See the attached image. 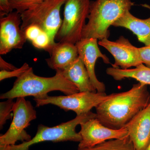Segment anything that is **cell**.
Listing matches in <instances>:
<instances>
[{
    "instance_id": "6da1fadb",
    "label": "cell",
    "mask_w": 150,
    "mask_h": 150,
    "mask_svg": "<svg viewBox=\"0 0 150 150\" xmlns=\"http://www.w3.org/2000/svg\"><path fill=\"white\" fill-rule=\"evenodd\" d=\"M148 85L139 83L128 91L109 95L96 108V118L101 124L118 130L126 127L150 102Z\"/></svg>"
},
{
    "instance_id": "7a4b0ae2",
    "label": "cell",
    "mask_w": 150,
    "mask_h": 150,
    "mask_svg": "<svg viewBox=\"0 0 150 150\" xmlns=\"http://www.w3.org/2000/svg\"><path fill=\"white\" fill-rule=\"evenodd\" d=\"M59 91L66 95L79 92L77 88L67 80L59 72L51 77H43L34 74L32 67L17 79L10 90L1 94V99H14L28 96L42 99L48 93Z\"/></svg>"
},
{
    "instance_id": "3957f363",
    "label": "cell",
    "mask_w": 150,
    "mask_h": 150,
    "mask_svg": "<svg viewBox=\"0 0 150 150\" xmlns=\"http://www.w3.org/2000/svg\"><path fill=\"white\" fill-rule=\"evenodd\" d=\"M134 5L131 0H96L91 2L88 21L83 30L82 39H108L110 25L127 11H130Z\"/></svg>"
},
{
    "instance_id": "277c9868",
    "label": "cell",
    "mask_w": 150,
    "mask_h": 150,
    "mask_svg": "<svg viewBox=\"0 0 150 150\" xmlns=\"http://www.w3.org/2000/svg\"><path fill=\"white\" fill-rule=\"evenodd\" d=\"M93 118H96V114L91 111L85 114L77 115L72 120L54 127L40 124L38 127L36 135L30 141L23 142L18 145L0 147V150H28L30 146L44 142H80L81 137L79 133L76 131L77 126Z\"/></svg>"
},
{
    "instance_id": "5b68a950",
    "label": "cell",
    "mask_w": 150,
    "mask_h": 150,
    "mask_svg": "<svg viewBox=\"0 0 150 150\" xmlns=\"http://www.w3.org/2000/svg\"><path fill=\"white\" fill-rule=\"evenodd\" d=\"M67 0H46L21 13L22 30L31 25L40 28L49 35L53 44L62 25L60 11Z\"/></svg>"
},
{
    "instance_id": "8992f818",
    "label": "cell",
    "mask_w": 150,
    "mask_h": 150,
    "mask_svg": "<svg viewBox=\"0 0 150 150\" xmlns=\"http://www.w3.org/2000/svg\"><path fill=\"white\" fill-rule=\"evenodd\" d=\"M90 0H67L62 25L55 40L76 44L82 39L86 21L89 13Z\"/></svg>"
},
{
    "instance_id": "52a82bcc",
    "label": "cell",
    "mask_w": 150,
    "mask_h": 150,
    "mask_svg": "<svg viewBox=\"0 0 150 150\" xmlns=\"http://www.w3.org/2000/svg\"><path fill=\"white\" fill-rule=\"evenodd\" d=\"M13 112V118L9 128L0 137V147L15 145L18 141L28 142L31 139V137L25 130L37 117L31 103L25 97L17 98Z\"/></svg>"
},
{
    "instance_id": "ba28073f",
    "label": "cell",
    "mask_w": 150,
    "mask_h": 150,
    "mask_svg": "<svg viewBox=\"0 0 150 150\" xmlns=\"http://www.w3.org/2000/svg\"><path fill=\"white\" fill-rule=\"evenodd\" d=\"M109 95L105 93L79 92L65 96H47L42 99H34L36 107L52 104L63 110H72L80 115L91 112L107 99Z\"/></svg>"
},
{
    "instance_id": "9c48e42d",
    "label": "cell",
    "mask_w": 150,
    "mask_h": 150,
    "mask_svg": "<svg viewBox=\"0 0 150 150\" xmlns=\"http://www.w3.org/2000/svg\"><path fill=\"white\" fill-rule=\"evenodd\" d=\"M79 132L81 140L78 149H83L94 146L107 140L122 139L129 136L127 127L115 130L103 125L97 118H92L81 123Z\"/></svg>"
},
{
    "instance_id": "30bf717a",
    "label": "cell",
    "mask_w": 150,
    "mask_h": 150,
    "mask_svg": "<svg viewBox=\"0 0 150 150\" xmlns=\"http://www.w3.org/2000/svg\"><path fill=\"white\" fill-rule=\"evenodd\" d=\"M21 13L12 11L0 19V54L5 55L14 49H21L26 39L21 28Z\"/></svg>"
},
{
    "instance_id": "8fae6325",
    "label": "cell",
    "mask_w": 150,
    "mask_h": 150,
    "mask_svg": "<svg viewBox=\"0 0 150 150\" xmlns=\"http://www.w3.org/2000/svg\"><path fill=\"white\" fill-rule=\"evenodd\" d=\"M98 44L105 48L115 59L112 67L127 69L143 64L139 48L133 46L127 38L121 36L115 41L108 39L99 40Z\"/></svg>"
},
{
    "instance_id": "7c38bea8",
    "label": "cell",
    "mask_w": 150,
    "mask_h": 150,
    "mask_svg": "<svg viewBox=\"0 0 150 150\" xmlns=\"http://www.w3.org/2000/svg\"><path fill=\"white\" fill-rule=\"evenodd\" d=\"M79 57L83 62L89 75L93 85L98 93H105V86L96 77L95 67L97 60L101 58L104 63L110 64L106 55L101 53L98 48L97 39L93 38H82L76 43Z\"/></svg>"
},
{
    "instance_id": "4fadbf2b",
    "label": "cell",
    "mask_w": 150,
    "mask_h": 150,
    "mask_svg": "<svg viewBox=\"0 0 150 150\" xmlns=\"http://www.w3.org/2000/svg\"><path fill=\"white\" fill-rule=\"evenodd\" d=\"M135 150H146L150 143V102L126 126Z\"/></svg>"
},
{
    "instance_id": "5bb4252c",
    "label": "cell",
    "mask_w": 150,
    "mask_h": 150,
    "mask_svg": "<svg viewBox=\"0 0 150 150\" xmlns=\"http://www.w3.org/2000/svg\"><path fill=\"white\" fill-rule=\"evenodd\" d=\"M48 53L50 57L46 59V63L56 71L64 69L79 56L76 45L67 42L56 43Z\"/></svg>"
},
{
    "instance_id": "9a60e30c",
    "label": "cell",
    "mask_w": 150,
    "mask_h": 150,
    "mask_svg": "<svg viewBox=\"0 0 150 150\" xmlns=\"http://www.w3.org/2000/svg\"><path fill=\"white\" fill-rule=\"evenodd\" d=\"M79 89L80 92H96L87 70L79 56L71 64L61 71H57Z\"/></svg>"
},
{
    "instance_id": "2e32d148",
    "label": "cell",
    "mask_w": 150,
    "mask_h": 150,
    "mask_svg": "<svg viewBox=\"0 0 150 150\" xmlns=\"http://www.w3.org/2000/svg\"><path fill=\"white\" fill-rule=\"evenodd\" d=\"M143 6L150 10V6L144 4ZM112 25L129 30L137 35L139 41L144 43L145 46L150 45V17L141 19L131 14L130 11H127Z\"/></svg>"
},
{
    "instance_id": "e0dca14e",
    "label": "cell",
    "mask_w": 150,
    "mask_h": 150,
    "mask_svg": "<svg viewBox=\"0 0 150 150\" xmlns=\"http://www.w3.org/2000/svg\"><path fill=\"white\" fill-rule=\"evenodd\" d=\"M106 72L116 81H121L126 78H132L142 84L150 85V68L143 64L134 69H127L110 67L106 69Z\"/></svg>"
},
{
    "instance_id": "ac0fdd59",
    "label": "cell",
    "mask_w": 150,
    "mask_h": 150,
    "mask_svg": "<svg viewBox=\"0 0 150 150\" xmlns=\"http://www.w3.org/2000/svg\"><path fill=\"white\" fill-rule=\"evenodd\" d=\"M23 31L27 40L38 49H43L48 53L54 45L48 34L37 25H30Z\"/></svg>"
},
{
    "instance_id": "d6986e66",
    "label": "cell",
    "mask_w": 150,
    "mask_h": 150,
    "mask_svg": "<svg viewBox=\"0 0 150 150\" xmlns=\"http://www.w3.org/2000/svg\"><path fill=\"white\" fill-rule=\"evenodd\" d=\"M78 150H135L129 136L122 139L108 140L92 147Z\"/></svg>"
},
{
    "instance_id": "ffe728a7",
    "label": "cell",
    "mask_w": 150,
    "mask_h": 150,
    "mask_svg": "<svg viewBox=\"0 0 150 150\" xmlns=\"http://www.w3.org/2000/svg\"><path fill=\"white\" fill-rule=\"evenodd\" d=\"M15 102L13 99H7V100L0 103V128L2 129L3 126L8 119L11 118V112Z\"/></svg>"
},
{
    "instance_id": "44dd1931",
    "label": "cell",
    "mask_w": 150,
    "mask_h": 150,
    "mask_svg": "<svg viewBox=\"0 0 150 150\" xmlns=\"http://www.w3.org/2000/svg\"><path fill=\"white\" fill-rule=\"evenodd\" d=\"M46 0H9L12 9L15 10L19 13L43 2Z\"/></svg>"
},
{
    "instance_id": "7402d4cb",
    "label": "cell",
    "mask_w": 150,
    "mask_h": 150,
    "mask_svg": "<svg viewBox=\"0 0 150 150\" xmlns=\"http://www.w3.org/2000/svg\"><path fill=\"white\" fill-rule=\"evenodd\" d=\"M30 67L26 63H24L20 68H17L12 71H7L1 70L0 71V81L4 80L13 77L18 78L23 74Z\"/></svg>"
},
{
    "instance_id": "603a6c76",
    "label": "cell",
    "mask_w": 150,
    "mask_h": 150,
    "mask_svg": "<svg viewBox=\"0 0 150 150\" xmlns=\"http://www.w3.org/2000/svg\"><path fill=\"white\" fill-rule=\"evenodd\" d=\"M139 50L142 63L150 68V45L139 48Z\"/></svg>"
},
{
    "instance_id": "cb8c5ba5",
    "label": "cell",
    "mask_w": 150,
    "mask_h": 150,
    "mask_svg": "<svg viewBox=\"0 0 150 150\" xmlns=\"http://www.w3.org/2000/svg\"><path fill=\"white\" fill-rule=\"evenodd\" d=\"M9 0H0V16L2 17L13 11Z\"/></svg>"
},
{
    "instance_id": "d4e9b609",
    "label": "cell",
    "mask_w": 150,
    "mask_h": 150,
    "mask_svg": "<svg viewBox=\"0 0 150 150\" xmlns=\"http://www.w3.org/2000/svg\"><path fill=\"white\" fill-rule=\"evenodd\" d=\"M0 68L1 70H5L7 71H12L17 69L13 65L6 62L2 58L1 56L0 57Z\"/></svg>"
},
{
    "instance_id": "484cf974",
    "label": "cell",
    "mask_w": 150,
    "mask_h": 150,
    "mask_svg": "<svg viewBox=\"0 0 150 150\" xmlns=\"http://www.w3.org/2000/svg\"><path fill=\"white\" fill-rule=\"evenodd\" d=\"M146 150H150V143L149 145L147 148L146 149Z\"/></svg>"
},
{
    "instance_id": "4316f807",
    "label": "cell",
    "mask_w": 150,
    "mask_h": 150,
    "mask_svg": "<svg viewBox=\"0 0 150 150\" xmlns=\"http://www.w3.org/2000/svg\"></svg>"
}]
</instances>
